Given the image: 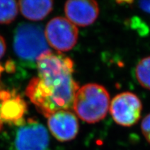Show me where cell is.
<instances>
[{"instance_id":"13","label":"cell","mask_w":150,"mask_h":150,"mask_svg":"<svg viewBox=\"0 0 150 150\" xmlns=\"http://www.w3.org/2000/svg\"><path fill=\"white\" fill-rule=\"evenodd\" d=\"M141 131L145 139L150 143V113L142 120L141 122Z\"/></svg>"},{"instance_id":"12","label":"cell","mask_w":150,"mask_h":150,"mask_svg":"<svg viewBox=\"0 0 150 150\" xmlns=\"http://www.w3.org/2000/svg\"><path fill=\"white\" fill-rule=\"evenodd\" d=\"M136 77L140 86L150 91V56L140 60L137 64Z\"/></svg>"},{"instance_id":"5","label":"cell","mask_w":150,"mask_h":150,"mask_svg":"<svg viewBox=\"0 0 150 150\" xmlns=\"http://www.w3.org/2000/svg\"><path fill=\"white\" fill-rule=\"evenodd\" d=\"M44 33L48 44L59 52L70 51L78 40L77 27L63 17L52 19L47 24Z\"/></svg>"},{"instance_id":"15","label":"cell","mask_w":150,"mask_h":150,"mask_svg":"<svg viewBox=\"0 0 150 150\" xmlns=\"http://www.w3.org/2000/svg\"><path fill=\"white\" fill-rule=\"evenodd\" d=\"M6 50V45L4 38L0 35V59L4 55Z\"/></svg>"},{"instance_id":"11","label":"cell","mask_w":150,"mask_h":150,"mask_svg":"<svg viewBox=\"0 0 150 150\" xmlns=\"http://www.w3.org/2000/svg\"><path fill=\"white\" fill-rule=\"evenodd\" d=\"M18 5L16 1L0 0V24H9L16 19Z\"/></svg>"},{"instance_id":"16","label":"cell","mask_w":150,"mask_h":150,"mask_svg":"<svg viewBox=\"0 0 150 150\" xmlns=\"http://www.w3.org/2000/svg\"><path fill=\"white\" fill-rule=\"evenodd\" d=\"M1 123H0V128H1Z\"/></svg>"},{"instance_id":"8","label":"cell","mask_w":150,"mask_h":150,"mask_svg":"<svg viewBox=\"0 0 150 150\" xmlns=\"http://www.w3.org/2000/svg\"><path fill=\"white\" fill-rule=\"evenodd\" d=\"M65 13L67 20L76 27H88L98 18L99 5L91 0H71L65 3Z\"/></svg>"},{"instance_id":"1","label":"cell","mask_w":150,"mask_h":150,"mask_svg":"<svg viewBox=\"0 0 150 150\" xmlns=\"http://www.w3.org/2000/svg\"><path fill=\"white\" fill-rule=\"evenodd\" d=\"M38 76L30 81L26 94L38 111L49 117L73 108L79 86L73 78L74 61L63 54L49 51L36 61Z\"/></svg>"},{"instance_id":"4","label":"cell","mask_w":150,"mask_h":150,"mask_svg":"<svg viewBox=\"0 0 150 150\" xmlns=\"http://www.w3.org/2000/svg\"><path fill=\"white\" fill-rule=\"evenodd\" d=\"M18 127L10 150H51L47 130L42 124L29 119Z\"/></svg>"},{"instance_id":"6","label":"cell","mask_w":150,"mask_h":150,"mask_svg":"<svg viewBox=\"0 0 150 150\" xmlns=\"http://www.w3.org/2000/svg\"><path fill=\"white\" fill-rule=\"evenodd\" d=\"M142 105L139 97L131 92L118 94L112 99L110 111L117 125L131 127L138 122L141 116Z\"/></svg>"},{"instance_id":"3","label":"cell","mask_w":150,"mask_h":150,"mask_svg":"<svg viewBox=\"0 0 150 150\" xmlns=\"http://www.w3.org/2000/svg\"><path fill=\"white\" fill-rule=\"evenodd\" d=\"M13 49L20 60L35 64L39 56L50 51L41 26L30 23L20 24L17 27Z\"/></svg>"},{"instance_id":"14","label":"cell","mask_w":150,"mask_h":150,"mask_svg":"<svg viewBox=\"0 0 150 150\" xmlns=\"http://www.w3.org/2000/svg\"><path fill=\"white\" fill-rule=\"evenodd\" d=\"M138 6L144 12L150 14V1H141L138 2Z\"/></svg>"},{"instance_id":"9","label":"cell","mask_w":150,"mask_h":150,"mask_svg":"<svg viewBox=\"0 0 150 150\" xmlns=\"http://www.w3.org/2000/svg\"><path fill=\"white\" fill-rule=\"evenodd\" d=\"M0 116L2 121L14 125H21L24 122L22 119L27 110V105L20 95L15 92L0 91Z\"/></svg>"},{"instance_id":"2","label":"cell","mask_w":150,"mask_h":150,"mask_svg":"<svg viewBox=\"0 0 150 150\" xmlns=\"http://www.w3.org/2000/svg\"><path fill=\"white\" fill-rule=\"evenodd\" d=\"M109 106L107 90L99 84L88 83L78 90L72 108L81 120L95 124L106 117Z\"/></svg>"},{"instance_id":"10","label":"cell","mask_w":150,"mask_h":150,"mask_svg":"<svg viewBox=\"0 0 150 150\" xmlns=\"http://www.w3.org/2000/svg\"><path fill=\"white\" fill-rule=\"evenodd\" d=\"M19 6L22 14L32 21H39L47 16L53 8V1H20Z\"/></svg>"},{"instance_id":"7","label":"cell","mask_w":150,"mask_h":150,"mask_svg":"<svg viewBox=\"0 0 150 150\" xmlns=\"http://www.w3.org/2000/svg\"><path fill=\"white\" fill-rule=\"evenodd\" d=\"M48 127L56 139L61 142L70 141L76 138L79 125L74 112L60 110L48 117Z\"/></svg>"}]
</instances>
